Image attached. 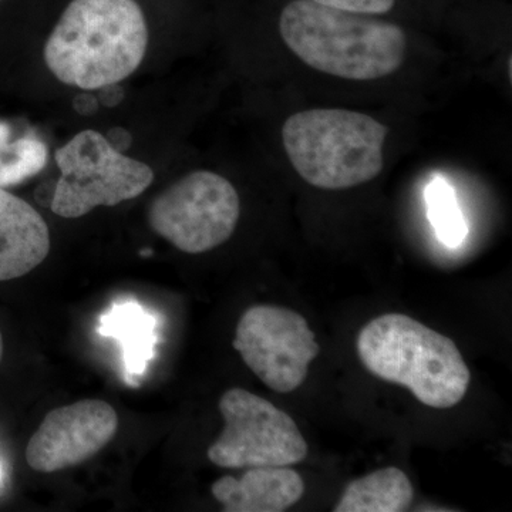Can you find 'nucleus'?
<instances>
[{
  "label": "nucleus",
  "instance_id": "f257e3e1",
  "mask_svg": "<svg viewBox=\"0 0 512 512\" xmlns=\"http://www.w3.org/2000/svg\"><path fill=\"white\" fill-rule=\"evenodd\" d=\"M147 47L136 0H73L47 37L45 63L60 82L92 92L136 72Z\"/></svg>",
  "mask_w": 512,
  "mask_h": 512
},
{
  "label": "nucleus",
  "instance_id": "f03ea898",
  "mask_svg": "<svg viewBox=\"0 0 512 512\" xmlns=\"http://www.w3.org/2000/svg\"><path fill=\"white\" fill-rule=\"evenodd\" d=\"M279 32L303 63L340 79H382L399 70L406 57V35L400 26L313 0L286 5Z\"/></svg>",
  "mask_w": 512,
  "mask_h": 512
},
{
  "label": "nucleus",
  "instance_id": "7ed1b4c3",
  "mask_svg": "<svg viewBox=\"0 0 512 512\" xmlns=\"http://www.w3.org/2000/svg\"><path fill=\"white\" fill-rule=\"evenodd\" d=\"M357 353L372 375L407 387L433 409L456 406L470 386L456 343L402 313L370 320L357 336Z\"/></svg>",
  "mask_w": 512,
  "mask_h": 512
},
{
  "label": "nucleus",
  "instance_id": "20e7f679",
  "mask_svg": "<svg viewBox=\"0 0 512 512\" xmlns=\"http://www.w3.org/2000/svg\"><path fill=\"white\" fill-rule=\"evenodd\" d=\"M390 128L367 114L313 109L293 114L282 143L296 173L312 187L339 191L375 180Z\"/></svg>",
  "mask_w": 512,
  "mask_h": 512
},
{
  "label": "nucleus",
  "instance_id": "39448f33",
  "mask_svg": "<svg viewBox=\"0 0 512 512\" xmlns=\"http://www.w3.org/2000/svg\"><path fill=\"white\" fill-rule=\"evenodd\" d=\"M55 160L60 178L50 208L66 220L134 200L154 181L147 164L114 150L96 130L76 134L56 151Z\"/></svg>",
  "mask_w": 512,
  "mask_h": 512
},
{
  "label": "nucleus",
  "instance_id": "423d86ee",
  "mask_svg": "<svg viewBox=\"0 0 512 512\" xmlns=\"http://www.w3.org/2000/svg\"><path fill=\"white\" fill-rule=\"evenodd\" d=\"M241 201L234 185L212 171H194L158 194L147 211L150 228L185 254L225 244L237 228Z\"/></svg>",
  "mask_w": 512,
  "mask_h": 512
},
{
  "label": "nucleus",
  "instance_id": "0eeeda50",
  "mask_svg": "<svg viewBox=\"0 0 512 512\" xmlns=\"http://www.w3.org/2000/svg\"><path fill=\"white\" fill-rule=\"evenodd\" d=\"M218 407L225 427L207 453L215 466L289 467L308 456L295 420L261 396L237 387L222 394Z\"/></svg>",
  "mask_w": 512,
  "mask_h": 512
},
{
  "label": "nucleus",
  "instance_id": "6e6552de",
  "mask_svg": "<svg viewBox=\"0 0 512 512\" xmlns=\"http://www.w3.org/2000/svg\"><path fill=\"white\" fill-rule=\"evenodd\" d=\"M232 345L254 375L278 393L301 387L320 353L301 313L275 305H256L242 313Z\"/></svg>",
  "mask_w": 512,
  "mask_h": 512
},
{
  "label": "nucleus",
  "instance_id": "1a4fd4ad",
  "mask_svg": "<svg viewBox=\"0 0 512 512\" xmlns=\"http://www.w3.org/2000/svg\"><path fill=\"white\" fill-rule=\"evenodd\" d=\"M119 416L103 400H80L47 413L26 447L37 473H57L100 453L116 436Z\"/></svg>",
  "mask_w": 512,
  "mask_h": 512
},
{
  "label": "nucleus",
  "instance_id": "9d476101",
  "mask_svg": "<svg viewBox=\"0 0 512 512\" xmlns=\"http://www.w3.org/2000/svg\"><path fill=\"white\" fill-rule=\"evenodd\" d=\"M49 252L50 232L42 215L0 187V282L28 275Z\"/></svg>",
  "mask_w": 512,
  "mask_h": 512
},
{
  "label": "nucleus",
  "instance_id": "9b49d317",
  "mask_svg": "<svg viewBox=\"0 0 512 512\" xmlns=\"http://www.w3.org/2000/svg\"><path fill=\"white\" fill-rule=\"evenodd\" d=\"M211 493L225 512H284L299 503L305 484L292 468L255 467L241 478L221 477Z\"/></svg>",
  "mask_w": 512,
  "mask_h": 512
},
{
  "label": "nucleus",
  "instance_id": "f8f14e48",
  "mask_svg": "<svg viewBox=\"0 0 512 512\" xmlns=\"http://www.w3.org/2000/svg\"><path fill=\"white\" fill-rule=\"evenodd\" d=\"M413 485L404 471L387 467L353 481L336 504V512H402L412 504Z\"/></svg>",
  "mask_w": 512,
  "mask_h": 512
},
{
  "label": "nucleus",
  "instance_id": "ddd939ff",
  "mask_svg": "<svg viewBox=\"0 0 512 512\" xmlns=\"http://www.w3.org/2000/svg\"><path fill=\"white\" fill-rule=\"evenodd\" d=\"M154 329L153 316L136 303L128 302L114 306L101 318L100 333L120 340L127 372L138 376L153 356Z\"/></svg>",
  "mask_w": 512,
  "mask_h": 512
},
{
  "label": "nucleus",
  "instance_id": "4468645a",
  "mask_svg": "<svg viewBox=\"0 0 512 512\" xmlns=\"http://www.w3.org/2000/svg\"><path fill=\"white\" fill-rule=\"evenodd\" d=\"M45 141L8 121H0V187H13L25 183L39 174L47 163Z\"/></svg>",
  "mask_w": 512,
  "mask_h": 512
},
{
  "label": "nucleus",
  "instance_id": "2eb2a0df",
  "mask_svg": "<svg viewBox=\"0 0 512 512\" xmlns=\"http://www.w3.org/2000/svg\"><path fill=\"white\" fill-rule=\"evenodd\" d=\"M427 217L437 238L447 247H458L467 237V222L458 208L456 194L446 180L437 177L426 188Z\"/></svg>",
  "mask_w": 512,
  "mask_h": 512
},
{
  "label": "nucleus",
  "instance_id": "dca6fc26",
  "mask_svg": "<svg viewBox=\"0 0 512 512\" xmlns=\"http://www.w3.org/2000/svg\"><path fill=\"white\" fill-rule=\"evenodd\" d=\"M313 2L329 8L363 13V15H382L393 9L396 0H313Z\"/></svg>",
  "mask_w": 512,
  "mask_h": 512
},
{
  "label": "nucleus",
  "instance_id": "f3484780",
  "mask_svg": "<svg viewBox=\"0 0 512 512\" xmlns=\"http://www.w3.org/2000/svg\"><path fill=\"white\" fill-rule=\"evenodd\" d=\"M124 97H126V92L119 83L106 84V86L100 87L99 94H97L100 106L110 107V109L119 106Z\"/></svg>",
  "mask_w": 512,
  "mask_h": 512
},
{
  "label": "nucleus",
  "instance_id": "a211bd4d",
  "mask_svg": "<svg viewBox=\"0 0 512 512\" xmlns=\"http://www.w3.org/2000/svg\"><path fill=\"white\" fill-rule=\"evenodd\" d=\"M100 103L97 96L90 93L89 90L82 94H77L73 99V109L77 114L83 117L93 116L99 111Z\"/></svg>",
  "mask_w": 512,
  "mask_h": 512
},
{
  "label": "nucleus",
  "instance_id": "6ab92c4d",
  "mask_svg": "<svg viewBox=\"0 0 512 512\" xmlns=\"http://www.w3.org/2000/svg\"><path fill=\"white\" fill-rule=\"evenodd\" d=\"M106 138L114 150L123 154L124 151H127L128 148L131 147V144H133V136H131L130 131L123 127L110 128V130L107 131Z\"/></svg>",
  "mask_w": 512,
  "mask_h": 512
},
{
  "label": "nucleus",
  "instance_id": "aec40b11",
  "mask_svg": "<svg viewBox=\"0 0 512 512\" xmlns=\"http://www.w3.org/2000/svg\"><path fill=\"white\" fill-rule=\"evenodd\" d=\"M2 356H3V338H2V333H0V360H2Z\"/></svg>",
  "mask_w": 512,
  "mask_h": 512
}]
</instances>
